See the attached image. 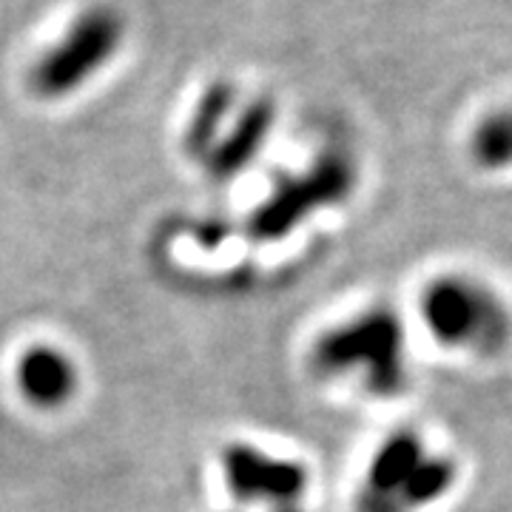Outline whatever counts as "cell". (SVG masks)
<instances>
[{"mask_svg":"<svg viewBox=\"0 0 512 512\" xmlns=\"http://www.w3.org/2000/svg\"><path fill=\"white\" fill-rule=\"evenodd\" d=\"M470 154L484 171L512 165V111H495L484 117L470 137Z\"/></svg>","mask_w":512,"mask_h":512,"instance_id":"cell-10","label":"cell"},{"mask_svg":"<svg viewBox=\"0 0 512 512\" xmlns=\"http://www.w3.org/2000/svg\"><path fill=\"white\" fill-rule=\"evenodd\" d=\"M123 18L109 6L86 9L69 26L63 40L40 57L32 69V89L46 100H57L86 86L123 43Z\"/></svg>","mask_w":512,"mask_h":512,"instance_id":"cell-5","label":"cell"},{"mask_svg":"<svg viewBox=\"0 0 512 512\" xmlns=\"http://www.w3.org/2000/svg\"><path fill=\"white\" fill-rule=\"evenodd\" d=\"M461 464L421 436L419 430H393L373 450L356 512H427L456 493Z\"/></svg>","mask_w":512,"mask_h":512,"instance_id":"cell-2","label":"cell"},{"mask_svg":"<svg viewBox=\"0 0 512 512\" xmlns=\"http://www.w3.org/2000/svg\"><path fill=\"white\" fill-rule=\"evenodd\" d=\"M325 379H356L373 396H399L410 379L407 330L393 308H367L328 328L311 348Z\"/></svg>","mask_w":512,"mask_h":512,"instance_id":"cell-1","label":"cell"},{"mask_svg":"<svg viewBox=\"0 0 512 512\" xmlns=\"http://www.w3.org/2000/svg\"><path fill=\"white\" fill-rule=\"evenodd\" d=\"M356 185V165L345 151H325L299 174L285 177L248 217L256 242H279L311 220L316 211L333 208L350 197Z\"/></svg>","mask_w":512,"mask_h":512,"instance_id":"cell-4","label":"cell"},{"mask_svg":"<svg viewBox=\"0 0 512 512\" xmlns=\"http://www.w3.org/2000/svg\"><path fill=\"white\" fill-rule=\"evenodd\" d=\"M20 393L40 410H57L69 402L77 390V367L52 345H32L15 367Z\"/></svg>","mask_w":512,"mask_h":512,"instance_id":"cell-8","label":"cell"},{"mask_svg":"<svg viewBox=\"0 0 512 512\" xmlns=\"http://www.w3.org/2000/svg\"><path fill=\"white\" fill-rule=\"evenodd\" d=\"M419 319L444 350L498 356L512 339V311L501 293L464 271L436 274L419 293Z\"/></svg>","mask_w":512,"mask_h":512,"instance_id":"cell-3","label":"cell"},{"mask_svg":"<svg viewBox=\"0 0 512 512\" xmlns=\"http://www.w3.org/2000/svg\"><path fill=\"white\" fill-rule=\"evenodd\" d=\"M234 103H237V89L225 80L211 83L205 92H202L197 109L188 120V128L183 134L185 151L194 157V160H205L208 151L217 146V140L222 137L225 126L231 123V114H234Z\"/></svg>","mask_w":512,"mask_h":512,"instance_id":"cell-9","label":"cell"},{"mask_svg":"<svg viewBox=\"0 0 512 512\" xmlns=\"http://www.w3.org/2000/svg\"><path fill=\"white\" fill-rule=\"evenodd\" d=\"M222 476L228 490L248 504H288L308 487L305 464L262 453L254 444H228L222 450Z\"/></svg>","mask_w":512,"mask_h":512,"instance_id":"cell-6","label":"cell"},{"mask_svg":"<svg viewBox=\"0 0 512 512\" xmlns=\"http://www.w3.org/2000/svg\"><path fill=\"white\" fill-rule=\"evenodd\" d=\"M276 123V106L271 100L259 97L254 103H248L239 111L237 117H231L228 128L222 131L217 146L208 151V157L202 165L208 168V174L214 180H234L242 174L248 165L259 157V151L265 146V140L271 137Z\"/></svg>","mask_w":512,"mask_h":512,"instance_id":"cell-7","label":"cell"}]
</instances>
